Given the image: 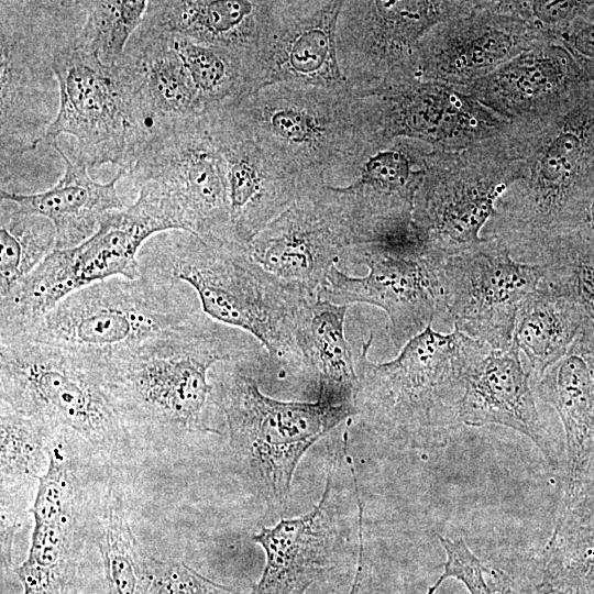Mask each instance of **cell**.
Listing matches in <instances>:
<instances>
[{
    "label": "cell",
    "instance_id": "cell-42",
    "mask_svg": "<svg viewBox=\"0 0 594 594\" xmlns=\"http://www.w3.org/2000/svg\"><path fill=\"white\" fill-rule=\"evenodd\" d=\"M145 594H240L232 587L204 576L182 561L148 558Z\"/></svg>",
    "mask_w": 594,
    "mask_h": 594
},
{
    "label": "cell",
    "instance_id": "cell-20",
    "mask_svg": "<svg viewBox=\"0 0 594 594\" xmlns=\"http://www.w3.org/2000/svg\"><path fill=\"white\" fill-rule=\"evenodd\" d=\"M202 119L224 163L233 240L248 245L295 201L304 185L221 103L206 107Z\"/></svg>",
    "mask_w": 594,
    "mask_h": 594
},
{
    "label": "cell",
    "instance_id": "cell-40",
    "mask_svg": "<svg viewBox=\"0 0 594 594\" xmlns=\"http://www.w3.org/2000/svg\"><path fill=\"white\" fill-rule=\"evenodd\" d=\"M546 277L562 284L594 323V249L570 239L558 240L546 255Z\"/></svg>",
    "mask_w": 594,
    "mask_h": 594
},
{
    "label": "cell",
    "instance_id": "cell-5",
    "mask_svg": "<svg viewBox=\"0 0 594 594\" xmlns=\"http://www.w3.org/2000/svg\"><path fill=\"white\" fill-rule=\"evenodd\" d=\"M271 369L265 349L211 370L215 400L228 431L231 453L252 488L270 509L289 506L292 482L306 452L356 415L355 407L284 402L265 395L261 375Z\"/></svg>",
    "mask_w": 594,
    "mask_h": 594
},
{
    "label": "cell",
    "instance_id": "cell-39",
    "mask_svg": "<svg viewBox=\"0 0 594 594\" xmlns=\"http://www.w3.org/2000/svg\"><path fill=\"white\" fill-rule=\"evenodd\" d=\"M446 553L443 571L426 594H435L448 579L461 582L470 594H558L543 583L520 584L505 571L484 563L462 539L439 536Z\"/></svg>",
    "mask_w": 594,
    "mask_h": 594
},
{
    "label": "cell",
    "instance_id": "cell-9",
    "mask_svg": "<svg viewBox=\"0 0 594 594\" xmlns=\"http://www.w3.org/2000/svg\"><path fill=\"white\" fill-rule=\"evenodd\" d=\"M77 35L55 51L57 114L42 143L56 145L61 134L76 139L75 162L87 167L113 164L125 172L154 134L131 67L120 58L103 64L75 45Z\"/></svg>",
    "mask_w": 594,
    "mask_h": 594
},
{
    "label": "cell",
    "instance_id": "cell-14",
    "mask_svg": "<svg viewBox=\"0 0 594 594\" xmlns=\"http://www.w3.org/2000/svg\"><path fill=\"white\" fill-rule=\"evenodd\" d=\"M477 4L479 0H343L337 52L352 94L416 77L421 38L437 24Z\"/></svg>",
    "mask_w": 594,
    "mask_h": 594
},
{
    "label": "cell",
    "instance_id": "cell-12",
    "mask_svg": "<svg viewBox=\"0 0 594 594\" xmlns=\"http://www.w3.org/2000/svg\"><path fill=\"white\" fill-rule=\"evenodd\" d=\"M503 133L463 148H432L429 154L413 218L437 256L447 258L479 245L496 201L518 178Z\"/></svg>",
    "mask_w": 594,
    "mask_h": 594
},
{
    "label": "cell",
    "instance_id": "cell-25",
    "mask_svg": "<svg viewBox=\"0 0 594 594\" xmlns=\"http://www.w3.org/2000/svg\"><path fill=\"white\" fill-rule=\"evenodd\" d=\"M536 396L559 416L564 469L559 510L580 494L594 463V323L587 318L564 355L534 382Z\"/></svg>",
    "mask_w": 594,
    "mask_h": 594
},
{
    "label": "cell",
    "instance_id": "cell-26",
    "mask_svg": "<svg viewBox=\"0 0 594 594\" xmlns=\"http://www.w3.org/2000/svg\"><path fill=\"white\" fill-rule=\"evenodd\" d=\"M332 505V475L328 474L319 503L308 513L280 518L252 536L265 553L258 582L249 594H305L336 566L342 542Z\"/></svg>",
    "mask_w": 594,
    "mask_h": 594
},
{
    "label": "cell",
    "instance_id": "cell-47",
    "mask_svg": "<svg viewBox=\"0 0 594 594\" xmlns=\"http://www.w3.org/2000/svg\"><path fill=\"white\" fill-rule=\"evenodd\" d=\"M594 516V463L574 503L566 509L558 510L557 517L585 519Z\"/></svg>",
    "mask_w": 594,
    "mask_h": 594
},
{
    "label": "cell",
    "instance_id": "cell-31",
    "mask_svg": "<svg viewBox=\"0 0 594 594\" xmlns=\"http://www.w3.org/2000/svg\"><path fill=\"white\" fill-rule=\"evenodd\" d=\"M348 306L316 298L306 300L295 318V340L302 377L315 385L317 398L337 406H354L355 359L345 339Z\"/></svg>",
    "mask_w": 594,
    "mask_h": 594
},
{
    "label": "cell",
    "instance_id": "cell-8",
    "mask_svg": "<svg viewBox=\"0 0 594 594\" xmlns=\"http://www.w3.org/2000/svg\"><path fill=\"white\" fill-rule=\"evenodd\" d=\"M0 398L23 416L74 432L101 453L118 452L130 438L105 386L98 354L0 342Z\"/></svg>",
    "mask_w": 594,
    "mask_h": 594
},
{
    "label": "cell",
    "instance_id": "cell-13",
    "mask_svg": "<svg viewBox=\"0 0 594 594\" xmlns=\"http://www.w3.org/2000/svg\"><path fill=\"white\" fill-rule=\"evenodd\" d=\"M167 231L136 201L107 212L95 234L69 249H55L7 296L0 298V330L38 318L68 295L112 277L141 275L139 253Z\"/></svg>",
    "mask_w": 594,
    "mask_h": 594
},
{
    "label": "cell",
    "instance_id": "cell-32",
    "mask_svg": "<svg viewBox=\"0 0 594 594\" xmlns=\"http://www.w3.org/2000/svg\"><path fill=\"white\" fill-rule=\"evenodd\" d=\"M586 316L560 283L544 278L520 302L513 342L525 355L532 383L570 348Z\"/></svg>",
    "mask_w": 594,
    "mask_h": 594
},
{
    "label": "cell",
    "instance_id": "cell-4",
    "mask_svg": "<svg viewBox=\"0 0 594 594\" xmlns=\"http://www.w3.org/2000/svg\"><path fill=\"white\" fill-rule=\"evenodd\" d=\"M373 339L371 333L355 358V416L391 443L444 447L460 425L458 403L465 372L488 345L455 329L440 333L430 323L395 359L377 363L369 358Z\"/></svg>",
    "mask_w": 594,
    "mask_h": 594
},
{
    "label": "cell",
    "instance_id": "cell-35",
    "mask_svg": "<svg viewBox=\"0 0 594 594\" xmlns=\"http://www.w3.org/2000/svg\"><path fill=\"white\" fill-rule=\"evenodd\" d=\"M0 298L7 296L56 248L53 223L21 210L14 202L0 204Z\"/></svg>",
    "mask_w": 594,
    "mask_h": 594
},
{
    "label": "cell",
    "instance_id": "cell-45",
    "mask_svg": "<svg viewBox=\"0 0 594 594\" xmlns=\"http://www.w3.org/2000/svg\"><path fill=\"white\" fill-rule=\"evenodd\" d=\"M21 526V517L19 512L9 504L8 497L1 493L0 505V546H1V562L8 566L12 561L13 541L18 529Z\"/></svg>",
    "mask_w": 594,
    "mask_h": 594
},
{
    "label": "cell",
    "instance_id": "cell-11",
    "mask_svg": "<svg viewBox=\"0 0 594 594\" xmlns=\"http://www.w3.org/2000/svg\"><path fill=\"white\" fill-rule=\"evenodd\" d=\"M1 163L42 144L52 116L56 48L78 34L62 23L74 1L0 2Z\"/></svg>",
    "mask_w": 594,
    "mask_h": 594
},
{
    "label": "cell",
    "instance_id": "cell-38",
    "mask_svg": "<svg viewBox=\"0 0 594 594\" xmlns=\"http://www.w3.org/2000/svg\"><path fill=\"white\" fill-rule=\"evenodd\" d=\"M52 427L23 416L1 403V488L40 479L47 468V444Z\"/></svg>",
    "mask_w": 594,
    "mask_h": 594
},
{
    "label": "cell",
    "instance_id": "cell-28",
    "mask_svg": "<svg viewBox=\"0 0 594 594\" xmlns=\"http://www.w3.org/2000/svg\"><path fill=\"white\" fill-rule=\"evenodd\" d=\"M65 165L59 180L51 188L32 194L0 190V198L14 202L21 210L48 219L56 232V248L69 249L89 239L99 228L101 218L112 210L123 209L117 183L125 176L119 169L108 183L90 178L87 166L72 161L58 146H53Z\"/></svg>",
    "mask_w": 594,
    "mask_h": 594
},
{
    "label": "cell",
    "instance_id": "cell-36",
    "mask_svg": "<svg viewBox=\"0 0 594 594\" xmlns=\"http://www.w3.org/2000/svg\"><path fill=\"white\" fill-rule=\"evenodd\" d=\"M172 40L198 91L204 110L251 92V59L228 48L198 43L182 35L172 34Z\"/></svg>",
    "mask_w": 594,
    "mask_h": 594
},
{
    "label": "cell",
    "instance_id": "cell-3",
    "mask_svg": "<svg viewBox=\"0 0 594 594\" xmlns=\"http://www.w3.org/2000/svg\"><path fill=\"white\" fill-rule=\"evenodd\" d=\"M139 263L140 268L189 285L202 311L257 340L278 374L302 377L295 318L302 302L311 299L267 273L248 245L169 230L144 243Z\"/></svg>",
    "mask_w": 594,
    "mask_h": 594
},
{
    "label": "cell",
    "instance_id": "cell-2",
    "mask_svg": "<svg viewBox=\"0 0 594 594\" xmlns=\"http://www.w3.org/2000/svg\"><path fill=\"white\" fill-rule=\"evenodd\" d=\"M503 136L519 175L481 237L519 262L541 264L594 189V82L542 116L509 123Z\"/></svg>",
    "mask_w": 594,
    "mask_h": 594
},
{
    "label": "cell",
    "instance_id": "cell-21",
    "mask_svg": "<svg viewBox=\"0 0 594 594\" xmlns=\"http://www.w3.org/2000/svg\"><path fill=\"white\" fill-rule=\"evenodd\" d=\"M327 183L304 185L295 201L248 244L275 278L316 299L349 245L321 197Z\"/></svg>",
    "mask_w": 594,
    "mask_h": 594
},
{
    "label": "cell",
    "instance_id": "cell-18",
    "mask_svg": "<svg viewBox=\"0 0 594 594\" xmlns=\"http://www.w3.org/2000/svg\"><path fill=\"white\" fill-rule=\"evenodd\" d=\"M343 0H270L252 70V91L274 84L351 90L337 52Z\"/></svg>",
    "mask_w": 594,
    "mask_h": 594
},
{
    "label": "cell",
    "instance_id": "cell-27",
    "mask_svg": "<svg viewBox=\"0 0 594 594\" xmlns=\"http://www.w3.org/2000/svg\"><path fill=\"white\" fill-rule=\"evenodd\" d=\"M583 84L580 68L564 46L547 42L460 89L502 120L514 123L549 112Z\"/></svg>",
    "mask_w": 594,
    "mask_h": 594
},
{
    "label": "cell",
    "instance_id": "cell-37",
    "mask_svg": "<svg viewBox=\"0 0 594 594\" xmlns=\"http://www.w3.org/2000/svg\"><path fill=\"white\" fill-rule=\"evenodd\" d=\"M85 20L75 38V45L95 53L107 65L116 64L140 28L146 9L144 0H85L79 1Z\"/></svg>",
    "mask_w": 594,
    "mask_h": 594
},
{
    "label": "cell",
    "instance_id": "cell-10",
    "mask_svg": "<svg viewBox=\"0 0 594 594\" xmlns=\"http://www.w3.org/2000/svg\"><path fill=\"white\" fill-rule=\"evenodd\" d=\"M125 176L139 188L135 201L168 231L234 241L224 163L202 114L153 134Z\"/></svg>",
    "mask_w": 594,
    "mask_h": 594
},
{
    "label": "cell",
    "instance_id": "cell-41",
    "mask_svg": "<svg viewBox=\"0 0 594 594\" xmlns=\"http://www.w3.org/2000/svg\"><path fill=\"white\" fill-rule=\"evenodd\" d=\"M593 2L490 0L493 9L526 21L551 42H559L571 23Z\"/></svg>",
    "mask_w": 594,
    "mask_h": 594
},
{
    "label": "cell",
    "instance_id": "cell-16",
    "mask_svg": "<svg viewBox=\"0 0 594 594\" xmlns=\"http://www.w3.org/2000/svg\"><path fill=\"white\" fill-rule=\"evenodd\" d=\"M544 275V265L519 262L502 242L483 239L441 262L440 318L492 349H507L520 302Z\"/></svg>",
    "mask_w": 594,
    "mask_h": 594
},
{
    "label": "cell",
    "instance_id": "cell-33",
    "mask_svg": "<svg viewBox=\"0 0 594 594\" xmlns=\"http://www.w3.org/2000/svg\"><path fill=\"white\" fill-rule=\"evenodd\" d=\"M97 546L109 594H145L148 557L142 554L121 495L108 487L97 520Z\"/></svg>",
    "mask_w": 594,
    "mask_h": 594
},
{
    "label": "cell",
    "instance_id": "cell-7",
    "mask_svg": "<svg viewBox=\"0 0 594 594\" xmlns=\"http://www.w3.org/2000/svg\"><path fill=\"white\" fill-rule=\"evenodd\" d=\"M140 270L134 279L118 276L95 283L45 315L0 330V342L44 343L102 356L182 326L202 311L189 285Z\"/></svg>",
    "mask_w": 594,
    "mask_h": 594
},
{
    "label": "cell",
    "instance_id": "cell-43",
    "mask_svg": "<svg viewBox=\"0 0 594 594\" xmlns=\"http://www.w3.org/2000/svg\"><path fill=\"white\" fill-rule=\"evenodd\" d=\"M571 54L585 82H594V2L583 11L559 40Z\"/></svg>",
    "mask_w": 594,
    "mask_h": 594
},
{
    "label": "cell",
    "instance_id": "cell-44",
    "mask_svg": "<svg viewBox=\"0 0 594 594\" xmlns=\"http://www.w3.org/2000/svg\"><path fill=\"white\" fill-rule=\"evenodd\" d=\"M560 239L574 240L594 249V189L558 238Z\"/></svg>",
    "mask_w": 594,
    "mask_h": 594
},
{
    "label": "cell",
    "instance_id": "cell-46",
    "mask_svg": "<svg viewBox=\"0 0 594 594\" xmlns=\"http://www.w3.org/2000/svg\"><path fill=\"white\" fill-rule=\"evenodd\" d=\"M359 557L349 594H371L373 587L372 566L365 553L363 531V505H358Z\"/></svg>",
    "mask_w": 594,
    "mask_h": 594
},
{
    "label": "cell",
    "instance_id": "cell-30",
    "mask_svg": "<svg viewBox=\"0 0 594 594\" xmlns=\"http://www.w3.org/2000/svg\"><path fill=\"white\" fill-rule=\"evenodd\" d=\"M121 58L136 78L154 134L202 114L204 105L172 34L142 22Z\"/></svg>",
    "mask_w": 594,
    "mask_h": 594
},
{
    "label": "cell",
    "instance_id": "cell-19",
    "mask_svg": "<svg viewBox=\"0 0 594 594\" xmlns=\"http://www.w3.org/2000/svg\"><path fill=\"white\" fill-rule=\"evenodd\" d=\"M547 42L526 21L479 0L473 11L437 24L421 38L415 76L463 88Z\"/></svg>",
    "mask_w": 594,
    "mask_h": 594
},
{
    "label": "cell",
    "instance_id": "cell-23",
    "mask_svg": "<svg viewBox=\"0 0 594 594\" xmlns=\"http://www.w3.org/2000/svg\"><path fill=\"white\" fill-rule=\"evenodd\" d=\"M431 151L422 142L395 139L369 153L352 183L326 186L327 204L349 248L364 244L381 222L413 215Z\"/></svg>",
    "mask_w": 594,
    "mask_h": 594
},
{
    "label": "cell",
    "instance_id": "cell-29",
    "mask_svg": "<svg viewBox=\"0 0 594 594\" xmlns=\"http://www.w3.org/2000/svg\"><path fill=\"white\" fill-rule=\"evenodd\" d=\"M267 4L268 0H152L142 22L228 48L254 64Z\"/></svg>",
    "mask_w": 594,
    "mask_h": 594
},
{
    "label": "cell",
    "instance_id": "cell-17",
    "mask_svg": "<svg viewBox=\"0 0 594 594\" xmlns=\"http://www.w3.org/2000/svg\"><path fill=\"white\" fill-rule=\"evenodd\" d=\"M366 266L353 277L336 264L317 298L337 305L367 304L385 311L387 330L396 349L422 332L442 314L440 264L427 250H395L360 244L345 250L342 260Z\"/></svg>",
    "mask_w": 594,
    "mask_h": 594
},
{
    "label": "cell",
    "instance_id": "cell-15",
    "mask_svg": "<svg viewBox=\"0 0 594 594\" xmlns=\"http://www.w3.org/2000/svg\"><path fill=\"white\" fill-rule=\"evenodd\" d=\"M352 95L373 146L410 139L458 150L497 136L509 124L462 89L418 77Z\"/></svg>",
    "mask_w": 594,
    "mask_h": 594
},
{
    "label": "cell",
    "instance_id": "cell-24",
    "mask_svg": "<svg viewBox=\"0 0 594 594\" xmlns=\"http://www.w3.org/2000/svg\"><path fill=\"white\" fill-rule=\"evenodd\" d=\"M460 425H498L522 433L554 470L564 469V441L541 416L534 383L519 350L492 349L468 369L463 394L458 403Z\"/></svg>",
    "mask_w": 594,
    "mask_h": 594
},
{
    "label": "cell",
    "instance_id": "cell-6",
    "mask_svg": "<svg viewBox=\"0 0 594 594\" xmlns=\"http://www.w3.org/2000/svg\"><path fill=\"white\" fill-rule=\"evenodd\" d=\"M221 105L301 185H349L375 147L351 90L282 82Z\"/></svg>",
    "mask_w": 594,
    "mask_h": 594
},
{
    "label": "cell",
    "instance_id": "cell-22",
    "mask_svg": "<svg viewBox=\"0 0 594 594\" xmlns=\"http://www.w3.org/2000/svg\"><path fill=\"white\" fill-rule=\"evenodd\" d=\"M67 430L50 433L47 468L30 513L34 517L29 554L15 569L23 594H63L75 570L79 541L77 477L63 440Z\"/></svg>",
    "mask_w": 594,
    "mask_h": 594
},
{
    "label": "cell",
    "instance_id": "cell-1",
    "mask_svg": "<svg viewBox=\"0 0 594 594\" xmlns=\"http://www.w3.org/2000/svg\"><path fill=\"white\" fill-rule=\"evenodd\" d=\"M262 349L249 333L201 311L182 326L102 355L101 370L130 436L221 435L209 424L212 410H220L211 370Z\"/></svg>",
    "mask_w": 594,
    "mask_h": 594
},
{
    "label": "cell",
    "instance_id": "cell-34",
    "mask_svg": "<svg viewBox=\"0 0 594 594\" xmlns=\"http://www.w3.org/2000/svg\"><path fill=\"white\" fill-rule=\"evenodd\" d=\"M541 575L558 594H594V516L557 517L542 550Z\"/></svg>",
    "mask_w": 594,
    "mask_h": 594
}]
</instances>
